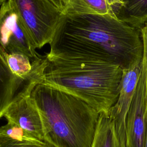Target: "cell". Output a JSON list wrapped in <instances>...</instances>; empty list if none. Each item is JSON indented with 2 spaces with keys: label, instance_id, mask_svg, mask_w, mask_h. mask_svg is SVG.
Here are the masks:
<instances>
[{
  "label": "cell",
  "instance_id": "obj_13",
  "mask_svg": "<svg viewBox=\"0 0 147 147\" xmlns=\"http://www.w3.org/2000/svg\"><path fill=\"white\" fill-rule=\"evenodd\" d=\"M6 59L12 72L17 76L26 79L33 72V62L30 58L23 54H7Z\"/></svg>",
  "mask_w": 147,
  "mask_h": 147
},
{
  "label": "cell",
  "instance_id": "obj_20",
  "mask_svg": "<svg viewBox=\"0 0 147 147\" xmlns=\"http://www.w3.org/2000/svg\"><path fill=\"white\" fill-rule=\"evenodd\" d=\"M6 0H0V6L5 2V1H6Z\"/></svg>",
  "mask_w": 147,
  "mask_h": 147
},
{
  "label": "cell",
  "instance_id": "obj_14",
  "mask_svg": "<svg viewBox=\"0 0 147 147\" xmlns=\"http://www.w3.org/2000/svg\"><path fill=\"white\" fill-rule=\"evenodd\" d=\"M0 136L21 141L34 143L44 142L38 140L19 125L9 121H7L5 125L0 126Z\"/></svg>",
  "mask_w": 147,
  "mask_h": 147
},
{
  "label": "cell",
  "instance_id": "obj_11",
  "mask_svg": "<svg viewBox=\"0 0 147 147\" xmlns=\"http://www.w3.org/2000/svg\"><path fill=\"white\" fill-rule=\"evenodd\" d=\"M91 147H126L119 139L109 114H99Z\"/></svg>",
  "mask_w": 147,
  "mask_h": 147
},
{
  "label": "cell",
  "instance_id": "obj_19",
  "mask_svg": "<svg viewBox=\"0 0 147 147\" xmlns=\"http://www.w3.org/2000/svg\"><path fill=\"white\" fill-rule=\"evenodd\" d=\"M42 147H56L55 145H53V144H52L51 143L47 141H44V144L42 146Z\"/></svg>",
  "mask_w": 147,
  "mask_h": 147
},
{
  "label": "cell",
  "instance_id": "obj_1",
  "mask_svg": "<svg viewBox=\"0 0 147 147\" xmlns=\"http://www.w3.org/2000/svg\"><path fill=\"white\" fill-rule=\"evenodd\" d=\"M46 56L67 60L98 59L128 69L141 61V30L110 15L67 9L62 14Z\"/></svg>",
  "mask_w": 147,
  "mask_h": 147
},
{
  "label": "cell",
  "instance_id": "obj_18",
  "mask_svg": "<svg viewBox=\"0 0 147 147\" xmlns=\"http://www.w3.org/2000/svg\"><path fill=\"white\" fill-rule=\"evenodd\" d=\"M63 1H64V4H65V10H66L67 9V7H68L74 2V1L75 0H63Z\"/></svg>",
  "mask_w": 147,
  "mask_h": 147
},
{
  "label": "cell",
  "instance_id": "obj_9",
  "mask_svg": "<svg viewBox=\"0 0 147 147\" xmlns=\"http://www.w3.org/2000/svg\"><path fill=\"white\" fill-rule=\"evenodd\" d=\"M141 61L134 64L128 69H123L119 96L109 113L110 117L114 121L118 137L125 145H126V119L139 79Z\"/></svg>",
  "mask_w": 147,
  "mask_h": 147
},
{
  "label": "cell",
  "instance_id": "obj_8",
  "mask_svg": "<svg viewBox=\"0 0 147 147\" xmlns=\"http://www.w3.org/2000/svg\"><path fill=\"white\" fill-rule=\"evenodd\" d=\"M6 55L0 45V118L15 96L29 82L43 75L47 64L45 56L33 61L32 73L28 78L23 79L12 72L7 63Z\"/></svg>",
  "mask_w": 147,
  "mask_h": 147
},
{
  "label": "cell",
  "instance_id": "obj_3",
  "mask_svg": "<svg viewBox=\"0 0 147 147\" xmlns=\"http://www.w3.org/2000/svg\"><path fill=\"white\" fill-rule=\"evenodd\" d=\"M46 57L42 82L76 96L99 114H109L119 96L123 72L120 66L98 59Z\"/></svg>",
  "mask_w": 147,
  "mask_h": 147
},
{
  "label": "cell",
  "instance_id": "obj_16",
  "mask_svg": "<svg viewBox=\"0 0 147 147\" xmlns=\"http://www.w3.org/2000/svg\"><path fill=\"white\" fill-rule=\"evenodd\" d=\"M43 143L21 141L0 136V147H42Z\"/></svg>",
  "mask_w": 147,
  "mask_h": 147
},
{
  "label": "cell",
  "instance_id": "obj_7",
  "mask_svg": "<svg viewBox=\"0 0 147 147\" xmlns=\"http://www.w3.org/2000/svg\"><path fill=\"white\" fill-rule=\"evenodd\" d=\"M146 113V86L145 79L140 73L126 119V147H144Z\"/></svg>",
  "mask_w": 147,
  "mask_h": 147
},
{
  "label": "cell",
  "instance_id": "obj_2",
  "mask_svg": "<svg viewBox=\"0 0 147 147\" xmlns=\"http://www.w3.org/2000/svg\"><path fill=\"white\" fill-rule=\"evenodd\" d=\"M42 120L44 141L56 147H91L99 114L76 96L38 83L31 92Z\"/></svg>",
  "mask_w": 147,
  "mask_h": 147
},
{
  "label": "cell",
  "instance_id": "obj_4",
  "mask_svg": "<svg viewBox=\"0 0 147 147\" xmlns=\"http://www.w3.org/2000/svg\"><path fill=\"white\" fill-rule=\"evenodd\" d=\"M17 9L36 48L51 42L63 13L52 0H7Z\"/></svg>",
  "mask_w": 147,
  "mask_h": 147
},
{
  "label": "cell",
  "instance_id": "obj_17",
  "mask_svg": "<svg viewBox=\"0 0 147 147\" xmlns=\"http://www.w3.org/2000/svg\"><path fill=\"white\" fill-rule=\"evenodd\" d=\"M55 3V5L59 7L64 13L65 10V4L63 0H52Z\"/></svg>",
  "mask_w": 147,
  "mask_h": 147
},
{
  "label": "cell",
  "instance_id": "obj_15",
  "mask_svg": "<svg viewBox=\"0 0 147 147\" xmlns=\"http://www.w3.org/2000/svg\"><path fill=\"white\" fill-rule=\"evenodd\" d=\"M141 32L143 41V55L141 61V67L140 73L142 75L145 79L147 91V24L145 25L141 29ZM144 147H147V113Z\"/></svg>",
  "mask_w": 147,
  "mask_h": 147
},
{
  "label": "cell",
  "instance_id": "obj_5",
  "mask_svg": "<svg viewBox=\"0 0 147 147\" xmlns=\"http://www.w3.org/2000/svg\"><path fill=\"white\" fill-rule=\"evenodd\" d=\"M0 45L7 54L21 53L32 62L40 59L34 42L17 9L6 0L0 6Z\"/></svg>",
  "mask_w": 147,
  "mask_h": 147
},
{
  "label": "cell",
  "instance_id": "obj_6",
  "mask_svg": "<svg viewBox=\"0 0 147 147\" xmlns=\"http://www.w3.org/2000/svg\"><path fill=\"white\" fill-rule=\"evenodd\" d=\"M43 76L30 81L6 109L3 117L19 125L38 140L44 141V133L38 109L31 96L34 86L42 82Z\"/></svg>",
  "mask_w": 147,
  "mask_h": 147
},
{
  "label": "cell",
  "instance_id": "obj_10",
  "mask_svg": "<svg viewBox=\"0 0 147 147\" xmlns=\"http://www.w3.org/2000/svg\"><path fill=\"white\" fill-rule=\"evenodd\" d=\"M117 18L130 26L141 30L147 23V0H123Z\"/></svg>",
  "mask_w": 147,
  "mask_h": 147
},
{
  "label": "cell",
  "instance_id": "obj_12",
  "mask_svg": "<svg viewBox=\"0 0 147 147\" xmlns=\"http://www.w3.org/2000/svg\"><path fill=\"white\" fill-rule=\"evenodd\" d=\"M91 13L100 15H110L117 17L123 4V0H82Z\"/></svg>",
  "mask_w": 147,
  "mask_h": 147
}]
</instances>
